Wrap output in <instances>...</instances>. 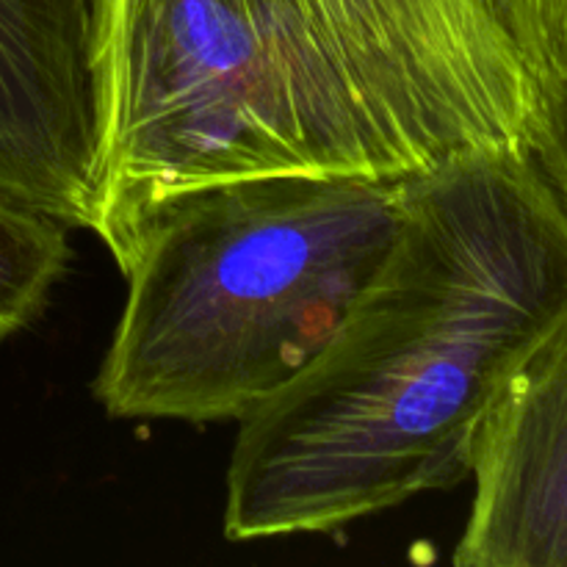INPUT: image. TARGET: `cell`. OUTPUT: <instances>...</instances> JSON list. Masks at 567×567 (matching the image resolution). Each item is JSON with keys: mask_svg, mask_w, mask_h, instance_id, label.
I'll return each mask as SVG.
<instances>
[{"mask_svg": "<svg viewBox=\"0 0 567 567\" xmlns=\"http://www.w3.org/2000/svg\"><path fill=\"white\" fill-rule=\"evenodd\" d=\"M537 89L482 0H105L94 236L125 264L175 194L408 181L526 150Z\"/></svg>", "mask_w": 567, "mask_h": 567, "instance_id": "1", "label": "cell"}, {"mask_svg": "<svg viewBox=\"0 0 567 567\" xmlns=\"http://www.w3.org/2000/svg\"><path fill=\"white\" fill-rule=\"evenodd\" d=\"M567 324V210L526 150L404 181L385 264L319 358L238 421L221 529L330 535L468 480L482 426Z\"/></svg>", "mask_w": 567, "mask_h": 567, "instance_id": "2", "label": "cell"}, {"mask_svg": "<svg viewBox=\"0 0 567 567\" xmlns=\"http://www.w3.org/2000/svg\"><path fill=\"white\" fill-rule=\"evenodd\" d=\"M402 221L404 181L260 175L164 199L120 266L94 399L111 419L238 424L319 358Z\"/></svg>", "mask_w": 567, "mask_h": 567, "instance_id": "3", "label": "cell"}, {"mask_svg": "<svg viewBox=\"0 0 567 567\" xmlns=\"http://www.w3.org/2000/svg\"><path fill=\"white\" fill-rule=\"evenodd\" d=\"M105 0H0V194L94 230Z\"/></svg>", "mask_w": 567, "mask_h": 567, "instance_id": "4", "label": "cell"}, {"mask_svg": "<svg viewBox=\"0 0 567 567\" xmlns=\"http://www.w3.org/2000/svg\"><path fill=\"white\" fill-rule=\"evenodd\" d=\"M471 476L454 565L567 567V324L482 426Z\"/></svg>", "mask_w": 567, "mask_h": 567, "instance_id": "5", "label": "cell"}, {"mask_svg": "<svg viewBox=\"0 0 567 567\" xmlns=\"http://www.w3.org/2000/svg\"><path fill=\"white\" fill-rule=\"evenodd\" d=\"M70 227L0 194V341L25 330L70 266Z\"/></svg>", "mask_w": 567, "mask_h": 567, "instance_id": "6", "label": "cell"}, {"mask_svg": "<svg viewBox=\"0 0 567 567\" xmlns=\"http://www.w3.org/2000/svg\"><path fill=\"white\" fill-rule=\"evenodd\" d=\"M524 61L535 89L557 72L567 50V0H482Z\"/></svg>", "mask_w": 567, "mask_h": 567, "instance_id": "7", "label": "cell"}, {"mask_svg": "<svg viewBox=\"0 0 567 567\" xmlns=\"http://www.w3.org/2000/svg\"><path fill=\"white\" fill-rule=\"evenodd\" d=\"M526 155L567 210V50L557 72L537 89V109L526 138Z\"/></svg>", "mask_w": 567, "mask_h": 567, "instance_id": "8", "label": "cell"}]
</instances>
